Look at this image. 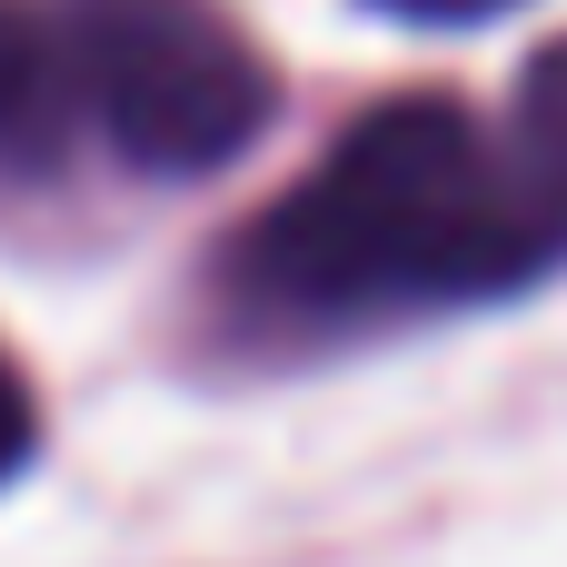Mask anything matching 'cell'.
Segmentation results:
<instances>
[{"mask_svg": "<svg viewBox=\"0 0 567 567\" xmlns=\"http://www.w3.org/2000/svg\"><path fill=\"white\" fill-rule=\"evenodd\" d=\"M30 439H40V419H30V389H20V369L0 359V478L30 458Z\"/></svg>", "mask_w": 567, "mask_h": 567, "instance_id": "obj_5", "label": "cell"}, {"mask_svg": "<svg viewBox=\"0 0 567 567\" xmlns=\"http://www.w3.org/2000/svg\"><path fill=\"white\" fill-rule=\"evenodd\" d=\"M50 20L80 120L150 179L229 169L279 110L269 60L219 0H50Z\"/></svg>", "mask_w": 567, "mask_h": 567, "instance_id": "obj_2", "label": "cell"}, {"mask_svg": "<svg viewBox=\"0 0 567 567\" xmlns=\"http://www.w3.org/2000/svg\"><path fill=\"white\" fill-rule=\"evenodd\" d=\"M558 259L567 249L538 219L518 159H498L449 90H419L349 120L319 169L249 219V239L229 249V289L289 329H379L419 309L518 299Z\"/></svg>", "mask_w": 567, "mask_h": 567, "instance_id": "obj_1", "label": "cell"}, {"mask_svg": "<svg viewBox=\"0 0 567 567\" xmlns=\"http://www.w3.org/2000/svg\"><path fill=\"white\" fill-rule=\"evenodd\" d=\"M70 130H80V90H70L60 20L40 0H0V169L10 179L60 169Z\"/></svg>", "mask_w": 567, "mask_h": 567, "instance_id": "obj_3", "label": "cell"}, {"mask_svg": "<svg viewBox=\"0 0 567 567\" xmlns=\"http://www.w3.org/2000/svg\"><path fill=\"white\" fill-rule=\"evenodd\" d=\"M379 10H409V20H488L508 0H379Z\"/></svg>", "mask_w": 567, "mask_h": 567, "instance_id": "obj_6", "label": "cell"}, {"mask_svg": "<svg viewBox=\"0 0 567 567\" xmlns=\"http://www.w3.org/2000/svg\"><path fill=\"white\" fill-rule=\"evenodd\" d=\"M508 159H518L538 219L558 229V249H567V40H548L528 60V80H518V140H508Z\"/></svg>", "mask_w": 567, "mask_h": 567, "instance_id": "obj_4", "label": "cell"}]
</instances>
